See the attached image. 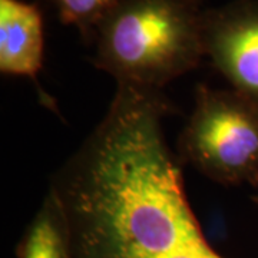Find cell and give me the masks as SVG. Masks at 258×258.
<instances>
[{
	"mask_svg": "<svg viewBox=\"0 0 258 258\" xmlns=\"http://www.w3.org/2000/svg\"><path fill=\"white\" fill-rule=\"evenodd\" d=\"M164 91L118 85L103 119L52 178L75 258H225L207 241L166 141Z\"/></svg>",
	"mask_w": 258,
	"mask_h": 258,
	"instance_id": "obj_1",
	"label": "cell"
},
{
	"mask_svg": "<svg viewBox=\"0 0 258 258\" xmlns=\"http://www.w3.org/2000/svg\"><path fill=\"white\" fill-rule=\"evenodd\" d=\"M201 0H122L93 32V64L116 85L164 91L205 56Z\"/></svg>",
	"mask_w": 258,
	"mask_h": 258,
	"instance_id": "obj_2",
	"label": "cell"
},
{
	"mask_svg": "<svg viewBox=\"0 0 258 258\" xmlns=\"http://www.w3.org/2000/svg\"><path fill=\"white\" fill-rule=\"evenodd\" d=\"M178 157L221 185L258 179V103L234 89L198 85L176 142Z\"/></svg>",
	"mask_w": 258,
	"mask_h": 258,
	"instance_id": "obj_3",
	"label": "cell"
},
{
	"mask_svg": "<svg viewBox=\"0 0 258 258\" xmlns=\"http://www.w3.org/2000/svg\"><path fill=\"white\" fill-rule=\"evenodd\" d=\"M204 49L231 88L258 103L257 0H237L205 10Z\"/></svg>",
	"mask_w": 258,
	"mask_h": 258,
	"instance_id": "obj_4",
	"label": "cell"
},
{
	"mask_svg": "<svg viewBox=\"0 0 258 258\" xmlns=\"http://www.w3.org/2000/svg\"><path fill=\"white\" fill-rule=\"evenodd\" d=\"M43 64V18L36 3L0 0V72L37 83Z\"/></svg>",
	"mask_w": 258,
	"mask_h": 258,
	"instance_id": "obj_5",
	"label": "cell"
},
{
	"mask_svg": "<svg viewBox=\"0 0 258 258\" xmlns=\"http://www.w3.org/2000/svg\"><path fill=\"white\" fill-rule=\"evenodd\" d=\"M18 258H75L69 224L56 192L49 188L16 248Z\"/></svg>",
	"mask_w": 258,
	"mask_h": 258,
	"instance_id": "obj_6",
	"label": "cell"
},
{
	"mask_svg": "<svg viewBox=\"0 0 258 258\" xmlns=\"http://www.w3.org/2000/svg\"><path fill=\"white\" fill-rule=\"evenodd\" d=\"M63 25L76 26L86 43H91L93 32L122 0H50Z\"/></svg>",
	"mask_w": 258,
	"mask_h": 258,
	"instance_id": "obj_7",
	"label": "cell"
},
{
	"mask_svg": "<svg viewBox=\"0 0 258 258\" xmlns=\"http://www.w3.org/2000/svg\"><path fill=\"white\" fill-rule=\"evenodd\" d=\"M251 186H252V189H254V192H252V195H251V200L258 205V179L254 182V184L251 185Z\"/></svg>",
	"mask_w": 258,
	"mask_h": 258,
	"instance_id": "obj_8",
	"label": "cell"
}]
</instances>
